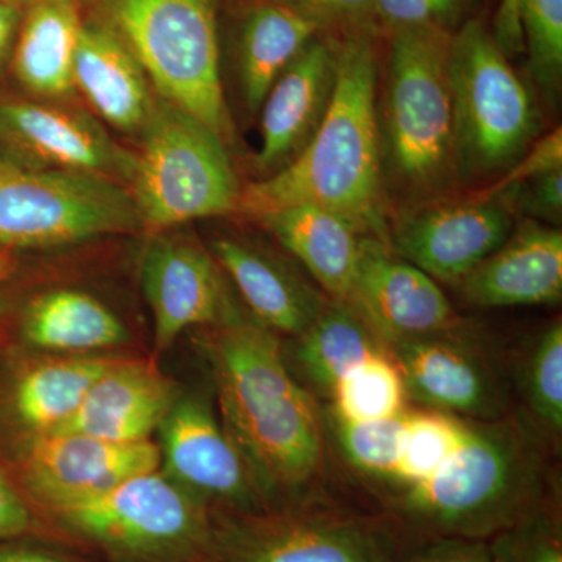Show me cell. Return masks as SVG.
Wrapping results in <instances>:
<instances>
[{"mask_svg": "<svg viewBox=\"0 0 562 562\" xmlns=\"http://www.w3.org/2000/svg\"><path fill=\"white\" fill-rule=\"evenodd\" d=\"M321 35L331 44L336 57L330 106L290 165L241 190L238 211L260 220L273 211L312 203L342 214L362 235L390 246L376 110L382 35L373 25Z\"/></svg>", "mask_w": 562, "mask_h": 562, "instance_id": "cell-1", "label": "cell"}, {"mask_svg": "<svg viewBox=\"0 0 562 562\" xmlns=\"http://www.w3.org/2000/svg\"><path fill=\"white\" fill-rule=\"evenodd\" d=\"M213 328L205 347L224 428L258 494L280 497L301 491L322 458L312 395L292 379L271 330L238 312Z\"/></svg>", "mask_w": 562, "mask_h": 562, "instance_id": "cell-2", "label": "cell"}, {"mask_svg": "<svg viewBox=\"0 0 562 562\" xmlns=\"http://www.w3.org/2000/svg\"><path fill=\"white\" fill-rule=\"evenodd\" d=\"M541 464L530 439L506 424H465L460 449L395 509L435 538L487 541L542 506Z\"/></svg>", "mask_w": 562, "mask_h": 562, "instance_id": "cell-3", "label": "cell"}, {"mask_svg": "<svg viewBox=\"0 0 562 562\" xmlns=\"http://www.w3.org/2000/svg\"><path fill=\"white\" fill-rule=\"evenodd\" d=\"M116 33L160 98L202 121L224 143L232 121L221 80L216 0H85Z\"/></svg>", "mask_w": 562, "mask_h": 562, "instance_id": "cell-4", "label": "cell"}, {"mask_svg": "<svg viewBox=\"0 0 562 562\" xmlns=\"http://www.w3.org/2000/svg\"><path fill=\"white\" fill-rule=\"evenodd\" d=\"M453 32L439 27L387 33L382 154L402 190L427 194L457 171L449 58Z\"/></svg>", "mask_w": 562, "mask_h": 562, "instance_id": "cell-5", "label": "cell"}, {"mask_svg": "<svg viewBox=\"0 0 562 562\" xmlns=\"http://www.w3.org/2000/svg\"><path fill=\"white\" fill-rule=\"evenodd\" d=\"M47 513L120 562H209L216 525L205 501L160 469Z\"/></svg>", "mask_w": 562, "mask_h": 562, "instance_id": "cell-6", "label": "cell"}, {"mask_svg": "<svg viewBox=\"0 0 562 562\" xmlns=\"http://www.w3.org/2000/svg\"><path fill=\"white\" fill-rule=\"evenodd\" d=\"M447 72L458 173L512 168L530 146L538 116L530 91L483 21H464L453 32Z\"/></svg>", "mask_w": 562, "mask_h": 562, "instance_id": "cell-7", "label": "cell"}, {"mask_svg": "<svg viewBox=\"0 0 562 562\" xmlns=\"http://www.w3.org/2000/svg\"><path fill=\"white\" fill-rule=\"evenodd\" d=\"M135 158L132 195L144 227L238 211V179L225 143L202 121L166 99H155Z\"/></svg>", "mask_w": 562, "mask_h": 562, "instance_id": "cell-8", "label": "cell"}, {"mask_svg": "<svg viewBox=\"0 0 562 562\" xmlns=\"http://www.w3.org/2000/svg\"><path fill=\"white\" fill-rule=\"evenodd\" d=\"M132 192L110 177L0 158V247H47L143 228Z\"/></svg>", "mask_w": 562, "mask_h": 562, "instance_id": "cell-9", "label": "cell"}, {"mask_svg": "<svg viewBox=\"0 0 562 562\" xmlns=\"http://www.w3.org/2000/svg\"><path fill=\"white\" fill-rule=\"evenodd\" d=\"M380 528L328 514L238 513L214 525L209 562H395Z\"/></svg>", "mask_w": 562, "mask_h": 562, "instance_id": "cell-10", "label": "cell"}, {"mask_svg": "<svg viewBox=\"0 0 562 562\" xmlns=\"http://www.w3.org/2000/svg\"><path fill=\"white\" fill-rule=\"evenodd\" d=\"M157 469V442H111L79 432H52L29 441L22 454L21 482L25 497L49 512Z\"/></svg>", "mask_w": 562, "mask_h": 562, "instance_id": "cell-11", "label": "cell"}, {"mask_svg": "<svg viewBox=\"0 0 562 562\" xmlns=\"http://www.w3.org/2000/svg\"><path fill=\"white\" fill-rule=\"evenodd\" d=\"M512 228L506 201L475 194L405 214L390 246L431 279L460 283L508 239Z\"/></svg>", "mask_w": 562, "mask_h": 562, "instance_id": "cell-12", "label": "cell"}, {"mask_svg": "<svg viewBox=\"0 0 562 562\" xmlns=\"http://www.w3.org/2000/svg\"><path fill=\"white\" fill-rule=\"evenodd\" d=\"M157 432L160 465L169 479L203 501L260 513L261 497L241 453L202 398H177Z\"/></svg>", "mask_w": 562, "mask_h": 562, "instance_id": "cell-13", "label": "cell"}, {"mask_svg": "<svg viewBox=\"0 0 562 562\" xmlns=\"http://www.w3.org/2000/svg\"><path fill=\"white\" fill-rule=\"evenodd\" d=\"M349 306L387 344L443 335L460 322L428 273L369 236L361 241Z\"/></svg>", "mask_w": 562, "mask_h": 562, "instance_id": "cell-14", "label": "cell"}, {"mask_svg": "<svg viewBox=\"0 0 562 562\" xmlns=\"http://www.w3.org/2000/svg\"><path fill=\"white\" fill-rule=\"evenodd\" d=\"M140 281L154 319L158 353L168 350L188 328L214 327L236 313L228 302L220 265L191 239H151L143 257Z\"/></svg>", "mask_w": 562, "mask_h": 562, "instance_id": "cell-15", "label": "cell"}, {"mask_svg": "<svg viewBox=\"0 0 562 562\" xmlns=\"http://www.w3.org/2000/svg\"><path fill=\"white\" fill-rule=\"evenodd\" d=\"M336 85L331 44L319 35L283 70L261 105V146L255 165L271 173L290 165L319 128Z\"/></svg>", "mask_w": 562, "mask_h": 562, "instance_id": "cell-16", "label": "cell"}, {"mask_svg": "<svg viewBox=\"0 0 562 562\" xmlns=\"http://www.w3.org/2000/svg\"><path fill=\"white\" fill-rule=\"evenodd\" d=\"M177 398L176 384L154 362L116 358L55 432H79L111 442L150 441Z\"/></svg>", "mask_w": 562, "mask_h": 562, "instance_id": "cell-17", "label": "cell"}, {"mask_svg": "<svg viewBox=\"0 0 562 562\" xmlns=\"http://www.w3.org/2000/svg\"><path fill=\"white\" fill-rule=\"evenodd\" d=\"M390 346L405 391L422 405L473 417L497 412L498 394L492 373L468 344L443 333Z\"/></svg>", "mask_w": 562, "mask_h": 562, "instance_id": "cell-18", "label": "cell"}, {"mask_svg": "<svg viewBox=\"0 0 562 562\" xmlns=\"http://www.w3.org/2000/svg\"><path fill=\"white\" fill-rule=\"evenodd\" d=\"M476 306L554 305L562 299V233L527 222L460 281Z\"/></svg>", "mask_w": 562, "mask_h": 562, "instance_id": "cell-19", "label": "cell"}, {"mask_svg": "<svg viewBox=\"0 0 562 562\" xmlns=\"http://www.w3.org/2000/svg\"><path fill=\"white\" fill-rule=\"evenodd\" d=\"M0 128L20 146L50 162L54 168L132 176L135 158L122 151L85 114L32 102H11L0 106Z\"/></svg>", "mask_w": 562, "mask_h": 562, "instance_id": "cell-20", "label": "cell"}, {"mask_svg": "<svg viewBox=\"0 0 562 562\" xmlns=\"http://www.w3.org/2000/svg\"><path fill=\"white\" fill-rule=\"evenodd\" d=\"M74 87L113 127L140 133L149 120L154 95L135 55L116 33L94 18L83 20L76 57Z\"/></svg>", "mask_w": 562, "mask_h": 562, "instance_id": "cell-21", "label": "cell"}, {"mask_svg": "<svg viewBox=\"0 0 562 562\" xmlns=\"http://www.w3.org/2000/svg\"><path fill=\"white\" fill-rule=\"evenodd\" d=\"M258 221L308 269L335 302L350 305L364 238L353 222L312 203L273 211Z\"/></svg>", "mask_w": 562, "mask_h": 562, "instance_id": "cell-22", "label": "cell"}, {"mask_svg": "<svg viewBox=\"0 0 562 562\" xmlns=\"http://www.w3.org/2000/svg\"><path fill=\"white\" fill-rule=\"evenodd\" d=\"M211 255L241 292L258 324L268 330L301 336L327 305L299 277L247 244L216 239Z\"/></svg>", "mask_w": 562, "mask_h": 562, "instance_id": "cell-23", "label": "cell"}, {"mask_svg": "<svg viewBox=\"0 0 562 562\" xmlns=\"http://www.w3.org/2000/svg\"><path fill=\"white\" fill-rule=\"evenodd\" d=\"M116 358L70 355L35 362L11 383V416L31 438L60 430Z\"/></svg>", "mask_w": 562, "mask_h": 562, "instance_id": "cell-24", "label": "cell"}, {"mask_svg": "<svg viewBox=\"0 0 562 562\" xmlns=\"http://www.w3.org/2000/svg\"><path fill=\"white\" fill-rule=\"evenodd\" d=\"M27 7L14 49L18 79L44 98L69 94L83 24L81 0H36Z\"/></svg>", "mask_w": 562, "mask_h": 562, "instance_id": "cell-25", "label": "cell"}, {"mask_svg": "<svg viewBox=\"0 0 562 562\" xmlns=\"http://www.w3.org/2000/svg\"><path fill=\"white\" fill-rule=\"evenodd\" d=\"M319 33L313 21L281 0H260L247 10L238 55L244 101L251 113L260 111L283 70Z\"/></svg>", "mask_w": 562, "mask_h": 562, "instance_id": "cell-26", "label": "cell"}, {"mask_svg": "<svg viewBox=\"0 0 562 562\" xmlns=\"http://www.w3.org/2000/svg\"><path fill=\"white\" fill-rule=\"evenodd\" d=\"M25 341L58 353H90L131 339L124 322L94 295L77 290L44 292L22 316Z\"/></svg>", "mask_w": 562, "mask_h": 562, "instance_id": "cell-27", "label": "cell"}, {"mask_svg": "<svg viewBox=\"0 0 562 562\" xmlns=\"http://www.w3.org/2000/svg\"><path fill=\"white\" fill-rule=\"evenodd\" d=\"M297 358L306 376L333 394L336 384L366 358L382 353L380 336L346 303L325 305L302 333Z\"/></svg>", "mask_w": 562, "mask_h": 562, "instance_id": "cell-28", "label": "cell"}, {"mask_svg": "<svg viewBox=\"0 0 562 562\" xmlns=\"http://www.w3.org/2000/svg\"><path fill=\"white\" fill-rule=\"evenodd\" d=\"M405 384L397 364L375 353L351 368L333 390L336 419L368 422L403 413Z\"/></svg>", "mask_w": 562, "mask_h": 562, "instance_id": "cell-29", "label": "cell"}, {"mask_svg": "<svg viewBox=\"0 0 562 562\" xmlns=\"http://www.w3.org/2000/svg\"><path fill=\"white\" fill-rule=\"evenodd\" d=\"M465 424L439 412L406 414L401 457L395 464V482L405 490L430 480L460 449Z\"/></svg>", "mask_w": 562, "mask_h": 562, "instance_id": "cell-30", "label": "cell"}, {"mask_svg": "<svg viewBox=\"0 0 562 562\" xmlns=\"http://www.w3.org/2000/svg\"><path fill=\"white\" fill-rule=\"evenodd\" d=\"M519 24L532 79L553 94L562 76V0H519Z\"/></svg>", "mask_w": 562, "mask_h": 562, "instance_id": "cell-31", "label": "cell"}, {"mask_svg": "<svg viewBox=\"0 0 562 562\" xmlns=\"http://www.w3.org/2000/svg\"><path fill=\"white\" fill-rule=\"evenodd\" d=\"M525 391L532 412L543 425L562 430V325L558 321L532 347L525 369Z\"/></svg>", "mask_w": 562, "mask_h": 562, "instance_id": "cell-32", "label": "cell"}, {"mask_svg": "<svg viewBox=\"0 0 562 562\" xmlns=\"http://www.w3.org/2000/svg\"><path fill=\"white\" fill-rule=\"evenodd\" d=\"M406 413L387 419H338V439L351 464L376 475H392L401 457Z\"/></svg>", "mask_w": 562, "mask_h": 562, "instance_id": "cell-33", "label": "cell"}, {"mask_svg": "<svg viewBox=\"0 0 562 562\" xmlns=\"http://www.w3.org/2000/svg\"><path fill=\"white\" fill-rule=\"evenodd\" d=\"M492 562H562V531L554 514L539 506L487 539Z\"/></svg>", "mask_w": 562, "mask_h": 562, "instance_id": "cell-34", "label": "cell"}, {"mask_svg": "<svg viewBox=\"0 0 562 562\" xmlns=\"http://www.w3.org/2000/svg\"><path fill=\"white\" fill-rule=\"evenodd\" d=\"M473 0H375L373 27L380 35L413 27H439L454 32Z\"/></svg>", "mask_w": 562, "mask_h": 562, "instance_id": "cell-35", "label": "cell"}, {"mask_svg": "<svg viewBox=\"0 0 562 562\" xmlns=\"http://www.w3.org/2000/svg\"><path fill=\"white\" fill-rule=\"evenodd\" d=\"M557 169H562L561 127L554 128L552 133L538 140L532 149L525 151V157L520 158V161L514 162L506 171V176L495 181L487 190L480 191L479 194L484 198H497L503 192L512 191L536 177L557 171Z\"/></svg>", "mask_w": 562, "mask_h": 562, "instance_id": "cell-36", "label": "cell"}, {"mask_svg": "<svg viewBox=\"0 0 562 562\" xmlns=\"http://www.w3.org/2000/svg\"><path fill=\"white\" fill-rule=\"evenodd\" d=\"M319 27L321 33H336L373 25L375 0H281Z\"/></svg>", "mask_w": 562, "mask_h": 562, "instance_id": "cell-37", "label": "cell"}, {"mask_svg": "<svg viewBox=\"0 0 562 562\" xmlns=\"http://www.w3.org/2000/svg\"><path fill=\"white\" fill-rule=\"evenodd\" d=\"M38 527L36 514L24 492L0 465V542L25 538Z\"/></svg>", "mask_w": 562, "mask_h": 562, "instance_id": "cell-38", "label": "cell"}, {"mask_svg": "<svg viewBox=\"0 0 562 562\" xmlns=\"http://www.w3.org/2000/svg\"><path fill=\"white\" fill-rule=\"evenodd\" d=\"M497 198L506 202L520 201L528 213L543 220H557L562 209V169L536 177Z\"/></svg>", "mask_w": 562, "mask_h": 562, "instance_id": "cell-39", "label": "cell"}, {"mask_svg": "<svg viewBox=\"0 0 562 562\" xmlns=\"http://www.w3.org/2000/svg\"><path fill=\"white\" fill-rule=\"evenodd\" d=\"M395 562H492V558L482 539L436 538Z\"/></svg>", "mask_w": 562, "mask_h": 562, "instance_id": "cell-40", "label": "cell"}, {"mask_svg": "<svg viewBox=\"0 0 562 562\" xmlns=\"http://www.w3.org/2000/svg\"><path fill=\"white\" fill-rule=\"evenodd\" d=\"M494 35L505 54L516 52L522 46L519 24V0H502L494 21Z\"/></svg>", "mask_w": 562, "mask_h": 562, "instance_id": "cell-41", "label": "cell"}, {"mask_svg": "<svg viewBox=\"0 0 562 562\" xmlns=\"http://www.w3.org/2000/svg\"><path fill=\"white\" fill-rule=\"evenodd\" d=\"M0 562H74L58 554L13 541L0 542Z\"/></svg>", "mask_w": 562, "mask_h": 562, "instance_id": "cell-42", "label": "cell"}, {"mask_svg": "<svg viewBox=\"0 0 562 562\" xmlns=\"http://www.w3.org/2000/svg\"><path fill=\"white\" fill-rule=\"evenodd\" d=\"M22 7L0 0V60L10 50L11 44L20 32Z\"/></svg>", "mask_w": 562, "mask_h": 562, "instance_id": "cell-43", "label": "cell"}, {"mask_svg": "<svg viewBox=\"0 0 562 562\" xmlns=\"http://www.w3.org/2000/svg\"><path fill=\"white\" fill-rule=\"evenodd\" d=\"M14 260L11 250L0 249V286L9 280L13 272Z\"/></svg>", "mask_w": 562, "mask_h": 562, "instance_id": "cell-44", "label": "cell"}, {"mask_svg": "<svg viewBox=\"0 0 562 562\" xmlns=\"http://www.w3.org/2000/svg\"><path fill=\"white\" fill-rule=\"evenodd\" d=\"M7 2L14 3V0H7ZM14 5H16V3H14Z\"/></svg>", "mask_w": 562, "mask_h": 562, "instance_id": "cell-45", "label": "cell"}]
</instances>
